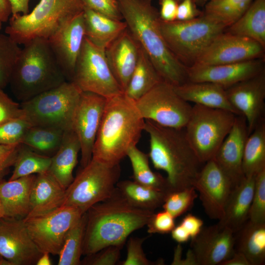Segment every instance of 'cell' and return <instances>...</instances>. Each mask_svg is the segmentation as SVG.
I'll return each instance as SVG.
<instances>
[{"label":"cell","instance_id":"61","mask_svg":"<svg viewBox=\"0 0 265 265\" xmlns=\"http://www.w3.org/2000/svg\"><path fill=\"white\" fill-rule=\"evenodd\" d=\"M2 23L1 22H0V30L1 29V27H2Z\"/></svg>","mask_w":265,"mask_h":265},{"label":"cell","instance_id":"23","mask_svg":"<svg viewBox=\"0 0 265 265\" xmlns=\"http://www.w3.org/2000/svg\"><path fill=\"white\" fill-rule=\"evenodd\" d=\"M140 50L139 44L128 28L105 49L110 69L123 92L136 65Z\"/></svg>","mask_w":265,"mask_h":265},{"label":"cell","instance_id":"20","mask_svg":"<svg viewBox=\"0 0 265 265\" xmlns=\"http://www.w3.org/2000/svg\"><path fill=\"white\" fill-rule=\"evenodd\" d=\"M264 70V58L220 65L193 64L186 68L187 81L212 82L225 89Z\"/></svg>","mask_w":265,"mask_h":265},{"label":"cell","instance_id":"47","mask_svg":"<svg viewBox=\"0 0 265 265\" xmlns=\"http://www.w3.org/2000/svg\"><path fill=\"white\" fill-rule=\"evenodd\" d=\"M175 218L168 212L163 210L153 213L146 225L149 234H167L175 226Z\"/></svg>","mask_w":265,"mask_h":265},{"label":"cell","instance_id":"8","mask_svg":"<svg viewBox=\"0 0 265 265\" xmlns=\"http://www.w3.org/2000/svg\"><path fill=\"white\" fill-rule=\"evenodd\" d=\"M81 91L72 82L43 92L20 104L24 117L32 126L72 129L74 112Z\"/></svg>","mask_w":265,"mask_h":265},{"label":"cell","instance_id":"33","mask_svg":"<svg viewBox=\"0 0 265 265\" xmlns=\"http://www.w3.org/2000/svg\"><path fill=\"white\" fill-rule=\"evenodd\" d=\"M242 168L245 177L255 176L265 168V122L263 118L246 140Z\"/></svg>","mask_w":265,"mask_h":265},{"label":"cell","instance_id":"40","mask_svg":"<svg viewBox=\"0 0 265 265\" xmlns=\"http://www.w3.org/2000/svg\"><path fill=\"white\" fill-rule=\"evenodd\" d=\"M21 49L8 35L0 32V89L9 84Z\"/></svg>","mask_w":265,"mask_h":265},{"label":"cell","instance_id":"5","mask_svg":"<svg viewBox=\"0 0 265 265\" xmlns=\"http://www.w3.org/2000/svg\"><path fill=\"white\" fill-rule=\"evenodd\" d=\"M66 81L48 39L37 38L24 44L9 84L23 102Z\"/></svg>","mask_w":265,"mask_h":265},{"label":"cell","instance_id":"32","mask_svg":"<svg viewBox=\"0 0 265 265\" xmlns=\"http://www.w3.org/2000/svg\"><path fill=\"white\" fill-rule=\"evenodd\" d=\"M162 81L151 60L140 48L137 63L124 93L136 101Z\"/></svg>","mask_w":265,"mask_h":265},{"label":"cell","instance_id":"1","mask_svg":"<svg viewBox=\"0 0 265 265\" xmlns=\"http://www.w3.org/2000/svg\"><path fill=\"white\" fill-rule=\"evenodd\" d=\"M127 28L149 57L162 80L173 86L187 81V67L173 54L160 28L152 0H118Z\"/></svg>","mask_w":265,"mask_h":265},{"label":"cell","instance_id":"36","mask_svg":"<svg viewBox=\"0 0 265 265\" xmlns=\"http://www.w3.org/2000/svg\"><path fill=\"white\" fill-rule=\"evenodd\" d=\"M126 156L131 163L134 181L148 187L164 191L167 194L166 178L152 170L148 154L138 149L136 146H133L129 149Z\"/></svg>","mask_w":265,"mask_h":265},{"label":"cell","instance_id":"30","mask_svg":"<svg viewBox=\"0 0 265 265\" xmlns=\"http://www.w3.org/2000/svg\"><path fill=\"white\" fill-rule=\"evenodd\" d=\"M235 250L247 258L251 265L265 262V223H255L249 220L235 233Z\"/></svg>","mask_w":265,"mask_h":265},{"label":"cell","instance_id":"27","mask_svg":"<svg viewBox=\"0 0 265 265\" xmlns=\"http://www.w3.org/2000/svg\"><path fill=\"white\" fill-rule=\"evenodd\" d=\"M35 176L33 174L8 181L0 179V200L4 217L23 219L27 216Z\"/></svg>","mask_w":265,"mask_h":265},{"label":"cell","instance_id":"26","mask_svg":"<svg viewBox=\"0 0 265 265\" xmlns=\"http://www.w3.org/2000/svg\"><path fill=\"white\" fill-rule=\"evenodd\" d=\"M174 87L176 93L187 102L226 110L240 115L230 103L225 89L220 85L210 82L187 81Z\"/></svg>","mask_w":265,"mask_h":265},{"label":"cell","instance_id":"13","mask_svg":"<svg viewBox=\"0 0 265 265\" xmlns=\"http://www.w3.org/2000/svg\"><path fill=\"white\" fill-rule=\"evenodd\" d=\"M83 214L75 207L61 206L43 215L25 217L23 221L41 253L58 255L68 231Z\"/></svg>","mask_w":265,"mask_h":265},{"label":"cell","instance_id":"17","mask_svg":"<svg viewBox=\"0 0 265 265\" xmlns=\"http://www.w3.org/2000/svg\"><path fill=\"white\" fill-rule=\"evenodd\" d=\"M42 253L31 238L23 218L0 219V255L10 265H33Z\"/></svg>","mask_w":265,"mask_h":265},{"label":"cell","instance_id":"4","mask_svg":"<svg viewBox=\"0 0 265 265\" xmlns=\"http://www.w3.org/2000/svg\"><path fill=\"white\" fill-rule=\"evenodd\" d=\"M144 126L135 101L124 93L106 98L92 158L110 165L120 164L129 149L136 146Z\"/></svg>","mask_w":265,"mask_h":265},{"label":"cell","instance_id":"41","mask_svg":"<svg viewBox=\"0 0 265 265\" xmlns=\"http://www.w3.org/2000/svg\"><path fill=\"white\" fill-rule=\"evenodd\" d=\"M198 195L193 186L170 192L167 194L162 207L176 218L191 209Z\"/></svg>","mask_w":265,"mask_h":265},{"label":"cell","instance_id":"45","mask_svg":"<svg viewBox=\"0 0 265 265\" xmlns=\"http://www.w3.org/2000/svg\"><path fill=\"white\" fill-rule=\"evenodd\" d=\"M145 238L131 237L128 240L127 249V257L121 265H153L161 262H154L146 257L143 248L142 244Z\"/></svg>","mask_w":265,"mask_h":265},{"label":"cell","instance_id":"11","mask_svg":"<svg viewBox=\"0 0 265 265\" xmlns=\"http://www.w3.org/2000/svg\"><path fill=\"white\" fill-rule=\"evenodd\" d=\"M81 92L106 98L124 93L108 64L105 49L85 37L71 80Z\"/></svg>","mask_w":265,"mask_h":265},{"label":"cell","instance_id":"42","mask_svg":"<svg viewBox=\"0 0 265 265\" xmlns=\"http://www.w3.org/2000/svg\"><path fill=\"white\" fill-rule=\"evenodd\" d=\"M249 220L255 223H265V168L255 176Z\"/></svg>","mask_w":265,"mask_h":265},{"label":"cell","instance_id":"2","mask_svg":"<svg viewBox=\"0 0 265 265\" xmlns=\"http://www.w3.org/2000/svg\"><path fill=\"white\" fill-rule=\"evenodd\" d=\"M154 212L132 205L116 187L110 197L86 212L82 255L94 254L110 245H124L132 233L146 226Z\"/></svg>","mask_w":265,"mask_h":265},{"label":"cell","instance_id":"15","mask_svg":"<svg viewBox=\"0 0 265 265\" xmlns=\"http://www.w3.org/2000/svg\"><path fill=\"white\" fill-rule=\"evenodd\" d=\"M106 100V98L98 94L82 92L76 107L72 129L80 142L81 168L85 166L92 158L93 147Z\"/></svg>","mask_w":265,"mask_h":265},{"label":"cell","instance_id":"29","mask_svg":"<svg viewBox=\"0 0 265 265\" xmlns=\"http://www.w3.org/2000/svg\"><path fill=\"white\" fill-rule=\"evenodd\" d=\"M83 16L85 37L104 49L127 28L124 21L110 18L85 7Z\"/></svg>","mask_w":265,"mask_h":265},{"label":"cell","instance_id":"12","mask_svg":"<svg viewBox=\"0 0 265 265\" xmlns=\"http://www.w3.org/2000/svg\"><path fill=\"white\" fill-rule=\"evenodd\" d=\"M145 120L161 126L184 129L189 118L192 106L175 91L174 86L162 81L135 101Z\"/></svg>","mask_w":265,"mask_h":265},{"label":"cell","instance_id":"3","mask_svg":"<svg viewBox=\"0 0 265 265\" xmlns=\"http://www.w3.org/2000/svg\"><path fill=\"white\" fill-rule=\"evenodd\" d=\"M150 137L148 155L154 167L166 174L167 194L193 186L202 164L190 146L185 129L145 120Z\"/></svg>","mask_w":265,"mask_h":265},{"label":"cell","instance_id":"14","mask_svg":"<svg viewBox=\"0 0 265 265\" xmlns=\"http://www.w3.org/2000/svg\"><path fill=\"white\" fill-rule=\"evenodd\" d=\"M265 50L253 39L225 30L212 40L194 64L220 65L264 58Z\"/></svg>","mask_w":265,"mask_h":265},{"label":"cell","instance_id":"52","mask_svg":"<svg viewBox=\"0 0 265 265\" xmlns=\"http://www.w3.org/2000/svg\"><path fill=\"white\" fill-rule=\"evenodd\" d=\"M188 232L190 239L197 236L203 227L204 222L200 218L192 214H187L180 223Z\"/></svg>","mask_w":265,"mask_h":265},{"label":"cell","instance_id":"51","mask_svg":"<svg viewBox=\"0 0 265 265\" xmlns=\"http://www.w3.org/2000/svg\"><path fill=\"white\" fill-rule=\"evenodd\" d=\"M160 10L159 12L161 20L165 22L176 20L178 2L176 0H159Z\"/></svg>","mask_w":265,"mask_h":265},{"label":"cell","instance_id":"44","mask_svg":"<svg viewBox=\"0 0 265 265\" xmlns=\"http://www.w3.org/2000/svg\"><path fill=\"white\" fill-rule=\"evenodd\" d=\"M123 245H113L106 247L98 252L86 256L81 264L87 265H114L120 257Z\"/></svg>","mask_w":265,"mask_h":265},{"label":"cell","instance_id":"48","mask_svg":"<svg viewBox=\"0 0 265 265\" xmlns=\"http://www.w3.org/2000/svg\"><path fill=\"white\" fill-rule=\"evenodd\" d=\"M23 116L20 104L13 101L0 89V123Z\"/></svg>","mask_w":265,"mask_h":265},{"label":"cell","instance_id":"55","mask_svg":"<svg viewBox=\"0 0 265 265\" xmlns=\"http://www.w3.org/2000/svg\"><path fill=\"white\" fill-rule=\"evenodd\" d=\"M221 265H251L245 256L240 252H236L229 259Z\"/></svg>","mask_w":265,"mask_h":265},{"label":"cell","instance_id":"39","mask_svg":"<svg viewBox=\"0 0 265 265\" xmlns=\"http://www.w3.org/2000/svg\"><path fill=\"white\" fill-rule=\"evenodd\" d=\"M86 223L85 212L68 231L58 255V265H79Z\"/></svg>","mask_w":265,"mask_h":265},{"label":"cell","instance_id":"31","mask_svg":"<svg viewBox=\"0 0 265 265\" xmlns=\"http://www.w3.org/2000/svg\"><path fill=\"white\" fill-rule=\"evenodd\" d=\"M225 31L253 39L265 48V0H253L243 14Z\"/></svg>","mask_w":265,"mask_h":265},{"label":"cell","instance_id":"37","mask_svg":"<svg viewBox=\"0 0 265 265\" xmlns=\"http://www.w3.org/2000/svg\"><path fill=\"white\" fill-rule=\"evenodd\" d=\"M253 0H212L204 5L202 14L227 28L246 11Z\"/></svg>","mask_w":265,"mask_h":265},{"label":"cell","instance_id":"38","mask_svg":"<svg viewBox=\"0 0 265 265\" xmlns=\"http://www.w3.org/2000/svg\"><path fill=\"white\" fill-rule=\"evenodd\" d=\"M51 163V157L37 153L21 143L9 180L48 172Z\"/></svg>","mask_w":265,"mask_h":265},{"label":"cell","instance_id":"53","mask_svg":"<svg viewBox=\"0 0 265 265\" xmlns=\"http://www.w3.org/2000/svg\"><path fill=\"white\" fill-rule=\"evenodd\" d=\"M11 6V16L26 15L29 13L30 0H8Z\"/></svg>","mask_w":265,"mask_h":265},{"label":"cell","instance_id":"59","mask_svg":"<svg viewBox=\"0 0 265 265\" xmlns=\"http://www.w3.org/2000/svg\"><path fill=\"white\" fill-rule=\"evenodd\" d=\"M4 212L1 201L0 200V219L4 217Z\"/></svg>","mask_w":265,"mask_h":265},{"label":"cell","instance_id":"25","mask_svg":"<svg viewBox=\"0 0 265 265\" xmlns=\"http://www.w3.org/2000/svg\"><path fill=\"white\" fill-rule=\"evenodd\" d=\"M255 176L244 177L234 188L218 223L234 234L249 220L255 184Z\"/></svg>","mask_w":265,"mask_h":265},{"label":"cell","instance_id":"56","mask_svg":"<svg viewBox=\"0 0 265 265\" xmlns=\"http://www.w3.org/2000/svg\"><path fill=\"white\" fill-rule=\"evenodd\" d=\"M11 15V9L8 0H0V22H6Z\"/></svg>","mask_w":265,"mask_h":265},{"label":"cell","instance_id":"7","mask_svg":"<svg viewBox=\"0 0 265 265\" xmlns=\"http://www.w3.org/2000/svg\"><path fill=\"white\" fill-rule=\"evenodd\" d=\"M160 28L170 51L188 67L195 63L226 27L202 14L188 21L165 22L160 20Z\"/></svg>","mask_w":265,"mask_h":265},{"label":"cell","instance_id":"28","mask_svg":"<svg viewBox=\"0 0 265 265\" xmlns=\"http://www.w3.org/2000/svg\"><path fill=\"white\" fill-rule=\"evenodd\" d=\"M80 151V142L74 131H65L59 148L51 157L48 171L65 189L74 179L73 172Z\"/></svg>","mask_w":265,"mask_h":265},{"label":"cell","instance_id":"19","mask_svg":"<svg viewBox=\"0 0 265 265\" xmlns=\"http://www.w3.org/2000/svg\"><path fill=\"white\" fill-rule=\"evenodd\" d=\"M225 90L231 104L240 115L245 117L250 134L264 118L265 70Z\"/></svg>","mask_w":265,"mask_h":265},{"label":"cell","instance_id":"43","mask_svg":"<svg viewBox=\"0 0 265 265\" xmlns=\"http://www.w3.org/2000/svg\"><path fill=\"white\" fill-rule=\"evenodd\" d=\"M31 126L24 116L0 123V145L21 143L26 132Z\"/></svg>","mask_w":265,"mask_h":265},{"label":"cell","instance_id":"46","mask_svg":"<svg viewBox=\"0 0 265 265\" xmlns=\"http://www.w3.org/2000/svg\"><path fill=\"white\" fill-rule=\"evenodd\" d=\"M84 7L110 18L122 20L118 0H81Z\"/></svg>","mask_w":265,"mask_h":265},{"label":"cell","instance_id":"60","mask_svg":"<svg viewBox=\"0 0 265 265\" xmlns=\"http://www.w3.org/2000/svg\"><path fill=\"white\" fill-rule=\"evenodd\" d=\"M0 265H10V264L0 255Z\"/></svg>","mask_w":265,"mask_h":265},{"label":"cell","instance_id":"34","mask_svg":"<svg viewBox=\"0 0 265 265\" xmlns=\"http://www.w3.org/2000/svg\"><path fill=\"white\" fill-rule=\"evenodd\" d=\"M116 188L132 205L152 211L162 206L167 195L164 191L142 185L134 181L118 182Z\"/></svg>","mask_w":265,"mask_h":265},{"label":"cell","instance_id":"54","mask_svg":"<svg viewBox=\"0 0 265 265\" xmlns=\"http://www.w3.org/2000/svg\"><path fill=\"white\" fill-rule=\"evenodd\" d=\"M170 233L172 239L179 243L186 242L190 238L188 232L180 224L175 225Z\"/></svg>","mask_w":265,"mask_h":265},{"label":"cell","instance_id":"50","mask_svg":"<svg viewBox=\"0 0 265 265\" xmlns=\"http://www.w3.org/2000/svg\"><path fill=\"white\" fill-rule=\"evenodd\" d=\"M202 14L192 0H182L178 5L176 20L188 21L193 19Z\"/></svg>","mask_w":265,"mask_h":265},{"label":"cell","instance_id":"35","mask_svg":"<svg viewBox=\"0 0 265 265\" xmlns=\"http://www.w3.org/2000/svg\"><path fill=\"white\" fill-rule=\"evenodd\" d=\"M64 131L53 127L31 125L21 143L37 153L52 157L61 145Z\"/></svg>","mask_w":265,"mask_h":265},{"label":"cell","instance_id":"18","mask_svg":"<svg viewBox=\"0 0 265 265\" xmlns=\"http://www.w3.org/2000/svg\"><path fill=\"white\" fill-rule=\"evenodd\" d=\"M191 251L196 265H221L235 253V234L216 224L203 227L191 239Z\"/></svg>","mask_w":265,"mask_h":265},{"label":"cell","instance_id":"57","mask_svg":"<svg viewBox=\"0 0 265 265\" xmlns=\"http://www.w3.org/2000/svg\"><path fill=\"white\" fill-rule=\"evenodd\" d=\"M36 265H51L52 262L50 258V254L47 252L43 253L38 260Z\"/></svg>","mask_w":265,"mask_h":265},{"label":"cell","instance_id":"22","mask_svg":"<svg viewBox=\"0 0 265 265\" xmlns=\"http://www.w3.org/2000/svg\"><path fill=\"white\" fill-rule=\"evenodd\" d=\"M249 134L245 117L236 115L231 130L212 159L235 186L245 177L242 168V158Z\"/></svg>","mask_w":265,"mask_h":265},{"label":"cell","instance_id":"21","mask_svg":"<svg viewBox=\"0 0 265 265\" xmlns=\"http://www.w3.org/2000/svg\"><path fill=\"white\" fill-rule=\"evenodd\" d=\"M85 37L82 12L48 39L67 81H71Z\"/></svg>","mask_w":265,"mask_h":265},{"label":"cell","instance_id":"6","mask_svg":"<svg viewBox=\"0 0 265 265\" xmlns=\"http://www.w3.org/2000/svg\"><path fill=\"white\" fill-rule=\"evenodd\" d=\"M83 9L81 0H40L28 14L11 16L5 33L19 45L37 38L48 39Z\"/></svg>","mask_w":265,"mask_h":265},{"label":"cell","instance_id":"16","mask_svg":"<svg viewBox=\"0 0 265 265\" xmlns=\"http://www.w3.org/2000/svg\"><path fill=\"white\" fill-rule=\"evenodd\" d=\"M193 186L198 192L207 215L211 219H221L235 186L213 159L204 163Z\"/></svg>","mask_w":265,"mask_h":265},{"label":"cell","instance_id":"24","mask_svg":"<svg viewBox=\"0 0 265 265\" xmlns=\"http://www.w3.org/2000/svg\"><path fill=\"white\" fill-rule=\"evenodd\" d=\"M65 192L49 171L36 174L31 190L29 212L25 217L43 215L60 207Z\"/></svg>","mask_w":265,"mask_h":265},{"label":"cell","instance_id":"58","mask_svg":"<svg viewBox=\"0 0 265 265\" xmlns=\"http://www.w3.org/2000/svg\"><path fill=\"white\" fill-rule=\"evenodd\" d=\"M181 0H176V1L178 3H179ZM192 0L196 4V5L197 4L205 5L207 2L212 0Z\"/></svg>","mask_w":265,"mask_h":265},{"label":"cell","instance_id":"9","mask_svg":"<svg viewBox=\"0 0 265 265\" xmlns=\"http://www.w3.org/2000/svg\"><path fill=\"white\" fill-rule=\"evenodd\" d=\"M120 175V164L110 165L92 158L65 189L62 206L75 207L84 213L113 194Z\"/></svg>","mask_w":265,"mask_h":265},{"label":"cell","instance_id":"10","mask_svg":"<svg viewBox=\"0 0 265 265\" xmlns=\"http://www.w3.org/2000/svg\"><path fill=\"white\" fill-rule=\"evenodd\" d=\"M237 115L219 108L194 104L184 129L186 138L203 163L213 159L231 130Z\"/></svg>","mask_w":265,"mask_h":265},{"label":"cell","instance_id":"49","mask_svg":"<svg viewBox=\"0 0 265 265\" xmlns=\"http://www.w3.org/2000/svg\"><path fill=\"white\" fill-rule=\"evenodd\" d=\"M20 144L0 145V179L13 166Z\"/></svg>","mask_w":265,"mask_h":265}]
</instances>
